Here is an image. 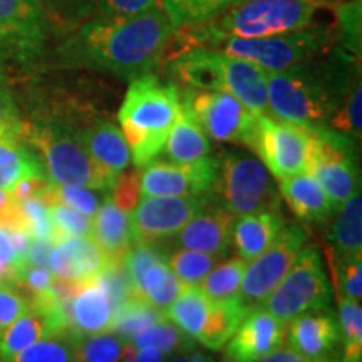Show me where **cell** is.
<instances>
[{"label":"cell","instance_id":"6da1fadb","mask_svg":"<svg viewBox=\"0 0 362 362\" xmlns=\"http://www.w3.org/2000/svg\"><path fill=\"white\" fill-rule=\"evenodd\" d=\"M173 34L168 13L158 6L133 16L84 21L59 54L71 66L133 81L161 64Z\"/></svg>","mask_w":362,"mask_h":362},{"label":"cell","instance_id":"7a4b0ae2","mask_svg":"<svg viewBox=\"0 0 362 362\" xmlns=\"http://www.w3.org/2000/svg\"><path fill=\"white\" fill-rule=\"evenodd\" d=\"M325 7L329 0H242L211 19L175 29L183 42L171 40V56L189 47L214 49L226 37L257 39L309 29Z\"/></svg>","mask_w":362,"mask_h":362},{"label":"cell","instance_id":"3957f363","mask_svg":"<svg viewBox=\"0 0 362 362\" xmlns=\"http://www.w3.org/2000/svg\"><path fill=\"white\" fill-rule=\"evenodd\" d=\"M181 110V93L153 72L129 83L117 119L138 168L160 155Z\"/></svg>","mask_w":362,"mask_h":362},{"label":"cell","instance_id":"277c9868","mask_svg":"<svg viewBox=\"0 0 362 362\" xmlns=\"http://www.w3.org/2000/svg\"><path fill=\"white\" fill-rule=\"evenodd\" d=\"M22 139H27L42 158L47 180L61 187H84L106 192L112 183L86 151L78 131L61 121L24 124Z\"/></svg>","mask_w":362,"mask_h":362},{"label":"cell","instance_id":"5b68a950","mask_svg":"<svg viewBox=\"0 0 362 362\" xmlns=\"http://www.w3.org/2000/svg\"><path fill=\"white\" fill-rule=\"evenodd\" d=\"M211 193L218 205L233 216L279 210L280 203L274 180L264 163L238 151H225L216 158Z\"/></svg>","mask_w":362,"mask_h":362},{"label":"cell","instance_id":"8992f818","mask_svg":"<svg viewBox=\"0 0 362 362\" xmlns=\"http://www.w3.org/2000/svg\"><path fill=\"white\" fill-rule=\"evenodd\" d=\"M334 39L336 35L327 27H309L270 37H226L214 49L250 61L267 72H280L315 61L317 56L329 51Z\"/></svg>","mask_w":362,"mask_h":362},{"label":"cell","instance_id":"52a82bcc","mask_svg":"<svg viewBox=\"0 0 362 362\" xmlns=\"http://www.w3.org/2000/svg\"><path fill=\"white\" fill-rule=\"evenodd\" d=\"M248 310L237 298L211 300L200 287H183L165 315L192 341L210 351H220Z\"/></svg>","mask_w":362,"mask_h":362},{"label":"cell","instance_id":"ba28073f","mask_svg":"<svg viewBox=\"0 0 362 362\" xmlns=\"http://www.w3.org/2000/svg\"><path fill=\"white\" fill-rule=\"evenodd\" d=\"M260 307L285 324L307 312L330 310V284L320 252L315 247L302 248L285 277Z\"/></svg>","mask_w":362,"mask_h":362},{"label":"cell","instance_id":"9c48e42d","mask_svg":"<svg viewBox=\"0 0 362 362\" xmlns=\"http://www.w3.org/2000/svg\"><path fill=\"white\" fill-rule=\"evenodd\" d=\"M310 133L307 171L319 181L336 210L359 193V170L354 161V141L336 129L319 126Z\"/></svg>","mask_w":362,"mask_h":362},{"label":"cell","instance_id":"30bf717a","mask_svg":"<svg viewBox=\"0 0 362 362\" xmlns=\"http://www.w3.org/2000/svg\"><path fill=\"white\" fill-rule=\"evenodd\" d=\"M187 96L206 136L253 151L259 115L226 90H187Z\"/></svg>","mask_w":362,"mask_h":362},{"label":"cell","instance_id":"8fae6325","mask_svg":"<svg viewBox=\"0 0 362 362\" xmlns=\"http://www.w3.org/2000/svg\"><path fill=\"white\" fill-rule=\"evenodd\" d=\"M307 243V232L302 226H284L274 243L259 257L247 262L242 287L237 300L247 309L260 307L270 292L285 277L297 255Z\"/></svg>","mask_w":362,"mask_h":362},{"label":"cell","instance_id":"7c38bea8","mask_svg":"<svg viewBox=\"0 0 362 362\" xmlns=\"http://www.w3.org/2000/svg\"><path fill=\"white\" fill-rule=\"evenodd\" d=\"M310 133L302 126L285 123L270 115H259L253 151L277 180L307 171Z\"/></svg>","mask_w":362,"mask_h":362},{"label":"cell","instance_id":"4fadbf2b","mask_svg":"<svg viewBox=\"0 0 362 362\" xmlns=\"http://www.w3.org/2000/svg\"><path fill=\"white\" fill-rule=\"evenodd\" d=\"M206 200L208 197H143L129 215L133 242L155 245L175 237Z\"/></svg>","mask_w":362,"mask_h":362},{"label":"cell","instance_id":"5bb4252c","mask_svg":"<svg viewBox=\"0 0 362 362\" xmlns=\"http://www.w3.org/2000/svg\"><path fill=\"white\" fill-rule=\"evenodd\" d=\"M216 158L178 165L151 160L139 168L143 197H208L214 188Z\"/></svg>","mask_w":362,"mask_h":362},{"label":"cell","instance_id":"9a60e30c","mask_svg":"<svg viewBox=\"0 0 362 362\" xmlns=\"http://www.w3.org/2000/svg\"><path fill=\"white\" fill-rule=\"evenodd\" d=\"M285 322L267 312L264 307H253L238 324L228 339L226 357L232 362H257L279 349L285 339Z\"/></svg>","mask_w":362,"mask_h":362},{"label":"cell","instance_id":"2e32d148","mask_svg":"<svg viewBox=\"0 0 362 362\" xmlns=\"http://www.w3.org/2000/svg\"><path fill=\"white\" fill-rule=\"evenodd\" d=\"M115 310L111 297L96 277L76 282L66 302L67 327L76 336L110 332Z\"/></svg>","mask_w":362,"mask_h":362},{"label":"cell","instance_id":"e0dca14e","mask_svg":"<svg viewBox=\"0 0 362 362\" xmlns=\"http://www.w3.org/2000/svg\"><path fill=\"white\" fill-rule=\"evenodd\" d=\"M235 216L218 203L206 200L205 205L178 233L175 243L180 248L220 257L232 245V230Z\"/></svg>","mask_w":362,"mask_h":362},{"label":"cell","instance_id":"ac0fdd59","mask_svg":"<svg viewBox=\"0 0 362 362\" xmlns=\"http://www.w3.org/2000/svg\"><path fill=\"white\" fill-rule=\"evenodd\" d=\"M45 29L40 0H0V42L33 54L44 44Z\"/></svg>","mask_w":362,"mask_h":362},{"label":"cell","instance_id":"d6986e66","mask_svg":"<svg viewBox=\"0 0 362 362\" xmlns=\"http://www.w3.org/2000/svg\"><path fill=\"white\" fill-rule=\"evenodd\" d=\"M76 131L98 168L115 185L131 163V151L123 131L110 121H94Z\"/></svg>","mask_w":362,"mask_h":362},{"label":"cell","instance_id":"ffe728a7","mask_svg":"<svg viewBox=\"0 0 362 362\" xmlns=\"http://www.w3.org/2000/svg\"><path fill=\"white\" fill-rule=\"evenodd\" d=\"M107 264L90 235L69 237L54 243L49 255V269L57 279L66 282H84L94 279Z\"/></svg>","mask_w":362,"mask_h":362},{"label":"cell","instance_id":"44dd1931","mask_svg":"<svg viewBox=\"0 0 362 362\" xmlns=\"http://www.w3.org/2000/svg\"><path fill=\"white\" fill-rule=\"evenodd\" d=\"M288 347L298 354L322 359L341 344L339 322L330 310L307 312L288 322Z\"/></svg>","mask_w":362,"mask_h":362},{"label":"cell","instance_id":"7402d4cb","mask_svg":"<svg viewBox=\"0 0 362 362\" xmlns=\"http://www.w3.org/2000/svg\"><path fill=\"white\" fill-rule=\"evenodd\" d=\"M223 90L237 98L255 115H269L267 71L245 59L223 52Z\"/></svg>","mask_w":362,"mask_h":362},{"label":"cell","instance_id":"603a6c76","mask_svg":"<svg viewBox=\"0 0 362 362\" xmlns=\"http://www.w3.org/2000/svg\"><path fill=\"white\" fill-rule=\"evenodd\" d=\"M166 158L171 163L178 165H189L205 160L210 156L211 144L202 124L198 123L197 116L189 106L187 93L181 94V110L178 119L175 121L165 146H163Z\"/></svg>","mask_w":362,"mask_h":362},{"label":"cell","instance_id":"cb8c5ba5","mask_svg":"<svg viewBox=\"0 0 362 362\" xmlns=\"http://www.w3.org/2000/svg\"><path fill=\"white\" fill-rule=\"evenodd\" d=\"M223 52L210 47H189L170 56L171 72L192 90H223Z\"/></svg>","mask_w":362,"mask_h":362},{"label":"cell","instance_id":"d4e9b609","mask_svg":"<svg viewBox=\"0 0 362 362\" xmlns=\"http://www.w3.org/2000/svg\"><path fill=\"white\" fill-rule=\"evenodd\" d=\"M280 181V194L297 218L309 223H327L336 211L327 193L309 173H300Z\"/></svg>","mask_w":362,"mask_h":362},{"label":"cell","instance_id":"484cf974","mask_svg":"<svg viewBox=\"0 0 362 362\" xmlns=\"http://www.w3.org/2000/svg\"><path fill=\"white\" fill-rule=\"evenodd\" d=\"M285 226L280 210H264L238 216L233 223L232 242L238 255L250 262L265 252Z\"/></svg>","mask_w":362,"mask_h":362},{"label":"cell","instance_id":"4316f807","mask_svg":"<svg viewBox=\"0 0 362 362\" xmlns=\"http://www.w3.org/2000/svg\"><path fill=\"white\" fill-rule=\"evenodd\" d=\"M89 235L107 260H121L133 243L129 215L115 205V202L106 194L93 216V228Z\"/></svg>","mask_w":362,"mask_h":362},{"label":"cell","instance_id":"83f0119b","mask_svg":"<svg viewBox=\"0 0 362 362\" xmlns=\"http://www.w3.org/2000/svg\"><path fill=\"white\" fill-rule=\"evenodd\" d=\"M329 260L344 262L362 257V197L361 192L337 208L330 225Z\"/></svg>","mask_w":362,"mask_h":362},{"label":"cell","instance_id":"f1b7e54d","mask_svg":"<svg viewBox=\"0 0 362 362\" xmlns=\"http://www.w3.org/2000/svg\"><path fill=\"white\" fill-rule=\"evenodd\" d=\"M29 178H47L40 158L21 138H0V192L11 193L16 185Z\"/></svg>","mask_w":362,"mask_h":362},{"label":"cell","instance_id":"f546056e","mask_svg":"<svg viewBox=\"0 0 362 362\" xmlns=\"http://www.w3.org/2000/svg\"><path fill=\"white\" fill-rule=\"evenodd\" d=\"M181 288H183V284L176 279L165 259L153 262L133 284L134 296L141 297L163 314L173 304Z\"/></svg>","mask_w":362,"mask_h":362},{"label":"cell","instance_id":"4dcf8cb0","mask_svg":"<svg viewBox=\"0 0 362 362\" xmlns=\"http://www.w3.org/2000/svg\"><path fill=\"white\" fill-rule=\"evenodd\" d=\"M131 352L133 346L128 339L112 330L93 336H78L74 344L76 362H121Z\"/></svg>","mask_w":362,"mask_h":362},{"label":"cell","instance_id":"1f68e13d","mask_svg":"<svg viewBox=\"0 0 362 362\" xmlns=\"http://www.w3.org/2000/svg\"><path fill=\"white\" fill-rule=\"evenodd\" d=\"M165 314L161 310L149 305L141 297L131 296L115 310V319H112V332L119 334L121 337L131 341L136 334H139L149 325L161 320Z\"/></svg>","mask_w":362,"mask_h":362},{"label":"cell","instance_id":"d6a6232c","mask_svg":"<svg viewBox=\"0 0 362 362\" xmlns=\"http://www.w3.org/2000/svg\"><path fill=\"white\" fill-rule=\"evenodd\" d=\"M245 267L247 260H243L242 257L230 259L214 267L202 280V292L211 300H235L238 297L240 287H242Z\"/></svg>","mask_w":362,"mask_h":362},{"label":"cell","instance_id":"836d02e7","mask_svg":"<svg viewBox=\"0 0 362 362\" xmlns=\"http://www.w3.org/2000/svg\"><path fill=\"white\" fill-rule=\"evenodd\" d=\"M242 0H161V6L168 13L175 29L188 27L211 19L226 7Z\"/></svg>","mask_w":362,"mask_h":362},{"label":"cell","instance_id":"e575fe53","mask_svg":"<svg viewBox=\"0 0 362 362\" xmlns=\"http://www.w3.org/2000/svg\"><path fill=\"white\" fill-rule=\"evenodd\" d=\"M76 337L72 332L54 334L4 362H76Z\"/></svg>","mask_w":362,"mask_h":362},{"label":"cell","instance_id":"d590c367","mask_svg":"<svg viewBox=\"0 0 362 362\" xmlns=\"http://www.w3.org/2000/svg\"><path fill=\"white\" fill-rule=\"evenodd\" d=\"M19 208L22 232L29 235L33 240H45L56 243V230H54L51 205L42 194L16 200Z\"/></svg>","mask_w":362,"mask_h":362},{"label":"cell","instance_id":"8d00e7d4","mask_svg":"<svg viewBox=\"0 0 362 362\" xmlns=\"http://www.w3.org/2000/svg\"><path fill=\"white\" fill-rule=\"evenodd\" d=\"M131 346L133 349L139 347H155V349L165 352L166 356L173 354L178 349L192 346L193 341L187 334H183L176 325L166 319V315L161 320H158L153 325H149L144 330L131 339Z\"/></svg>","mask_w":362,"mask_h":362},{"label":"cell","instance_id":"74e56055","mask_svg":"<svg viewBox=\"0 0 362 362\" xmlns=\"http://www.w3.org/2000/svg\"><path fill=\"white\" fill-rule=\"evenodd\" d=\"M74 13L83 21L133 16L161 6V0H71Z\"/></svg>","mask_w":362,"mask_h":362},{"label":"cell","instance_id":"f35d334b","mask_svg":"<svg viewBox=\"0 0 362 362\" xmlns=\"http://www.w3.org/2000/svg\"><path fill=\"white\" fill-rule=\"evenodd\" d=\"M339 330L344 346L342 362H361L362 357V307L361 302L337 298Z\"/></svg>","mask_w":362,"mask_h":362},{"label":"cell","instance_id":"ab89813d","mask_svg":"<svg viewBox=\"0 0 362 362\" xmlns=\"http://www.w3.org/2000/svg\"><path fill=\"white\" fill-rule=\"evenodd\" d=\"M218 262V257L208 253L180 248L168 259L170 269L183 287H200L202 280L206 277Z\"/></svg>","mask_w":362,"mask_h":362},{"label":"cell","instance_id":"60d3db41","mask_svg":"<svg viewBox=\"0 0 362 362\" xmlns=\"http://www.w3.org/2000/svg\"><path fill=\"white\" fill-rule=\"evenodd\" d=\"M40 194L47 202L64 203V205L76 208L81 214L88 216H94L104 198H106L104 192H99V189L84 187H61V185H54L51 181Z\"/></svg>","mask_w":362,"mask_h":362},{"label":"cell","instance_id":"b9f144b4","mask_svg":"<svg viewBox=\"0 0 362 362\" xmlns=\"http://www.w3.org/2000/svg\"><path fill=\"white\" fill-rule=\"evenodd\" d=\"M332 282L336 287L337 298L361 302L362 297V257L336 262L329 260Z\"/></svg>","mask_w":362,"mask_h":362},{"label":"cell","instance_id":"7bdbcfd3","mask_svg":"<svg viewBox=\"0 0 362 362\" xmlns=\"http://www.w3.org/2000/svg\"><path fill=\"white\" fill-rule=\"evenodd\" d=\"M54 230H56V243L69 237H83L89 235L93 228V216H88L69 205L59 202H49Z\"/></svg>","mask_w":362,"mask_h":362},{"label":"cell","instance_id":"ee69618b","mask_svg":"<svg viewBox=\"0 0 362 362\" xmlns=\"http://www.w3.org/2000/svg\"><path fill=\"white\" fill-rule=\"evenodd\" d=\"M339 40L344 51L359 56L361 49V0L339 4L336 7Z\"/></svg>","mask_w":362,"mask_h":362},{"label":"cell","instance_id":"f6af8a7d","mask_svg":"<svg viewBox=\"0 0 362 362\" xmlns=\"http://www.w3.org/2000/svg\"><path fill=\"white\" fill-rule=\"evenodd\" d=\"M30 307V297L17 284H0V332L16 322Z\"/></svg>","mask_w":362,"mask_h":362},{"label":"cell","instance_id":"bcb514c9","mask_svg":"<svg viewBox=\"0 0 362 362\" xmlns=\"http://www.w3.org/2000/svg\"><path fill=\"white\" fill-rule=\"evenodd\" d=\"M24 121L21 119L19 107L8 83L0 69V138L11 136V138H21L24 133Z\"/></svg>","mask_w":362,"mask_h":362},{"label":"cell","instance_id":"7dc6e473","mask_svg":"<svg viewBox=\"0 0 362 362\" xmlns=\"http://www.w3.org/2000/svg\"><path fill=\"white\" fill-rule=\"evenodd\" d=\"M110 189L111 193L107 197L115 202V205L119 206L121 210H124L126 214H131L143 198L139 171H133V173L128 175L123 173L115 181V185Z\"/></svg>","mask_w":362,"mask_h":362},{"label":"cell","instance_id":"c3c4849f","mask_svg":"<svg viewBox=\"0 0 362 362\" xmlns=\"http://www.w3.org/2000/svg\"><path fill=\"white\" fill-rule=\"evenodd\" d=\"M0 264H4L11 270H13L16 279L17 274L22 270V262L19 259V255H17L16 247H13L11 230L2 225H0Z\"/></svg>","mask_w":362,"mask_h":362},{"label":"cell","instance_id":"681fc988","mask_svg":"<svg viewBox=\"0 0 362 362\" xmlns=\"http://www.w3.org/2000/svg\"><path fill=\"white\" fill-rule=\"evenodd\" d=\"M257 362H342V361H334L329 359V357H322V359H314V357H307L298 354L297 351H293L292 347H282L270 352L269 356L262 357L260 361Z\"/></svg>","mask_w":362,"mask_h":362},{"label":"cell","instance_id":"f907efd6","mask_svg":"<svg viewBox=\"0 0 362 362\" xmlns=\"http://www.w3.org/2000/svg\"><path fill=\"white\" fill-rule=\"evenodd\" d=\"M166 362H216V361L211 356H208L200 349H197V347H193L192 344V346H187L183 347V349H178L176 352H173V354H170Z\"/></svg>","mask_w":362,"mask_h":362},{"label":"cell","instance_id":"816d5d0a","mask_svg":"<svg viewBox=\"0 0 362 362\" xmlns=\"http://www.w3.org/2000/svg\"><path fill=\"white\" fill-rule=\"evenodd\" d=\"M166 359L168 356L155 347H139V349H133L121 362H166Z\"/></svg>","mask_w":362,"mask_h":362},{"label":"cell","instance_id":"f5cc1de1","mask_svg":"<svg viewBox=\"0 0 362 362\" xmlns=\"http://www.w3.org/2000/svg\"><path fill=\"white\" fill-rule=\"evenodd\" d=\"M4 282H16V274L4 264H0V284Z\"/></svg>","mask_w":362,"mask_h":362},{"label":"cell","instance_id":"db71d44e","mask_svg":"<svg viewBox=\"0 0 362 362\" xmlns=\"http://www.w3.org/2000/svg\"><path fill=\"white\" fill-rule=\"evenodd\" d=\"M12 194L8 193V192H0V214H2L4 210H6V208L11 205L12 203Z\"/></svg>","mask_w":362,"mask_h":362}]
</instances>
